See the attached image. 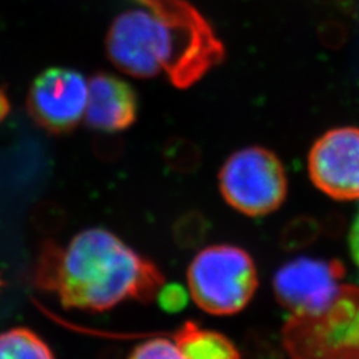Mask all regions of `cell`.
<instances>
[{"label": "cell", "mask_w": 359, "mask_h": 359, "mask_svg": "<svg viewBox=\"0 0 359 359\" xmlns=\"http://www.w3.org/2000/svg\"><path fill=\"white\" fill-rule=\"evenodd\" d=\"M139 102L133 87L120 77L99 72L88 83L86 123L90 129L115 133L132 127Z\"/></svg>", "instance_id": "cell-9"}, {"label": "cell", "mask_w": 359, "mask_h": 359, "mask_svg": "<svg viewBox=\"0 0 359 359\" xmlns=\"http://www.w3.org/2000/svg\"><path fill=\"white\" fill-rule=\"evenodd\" d=\"M208 221L198 212H187L181 215L173 225V238L182 249H192L203 244L208 234Z\"/></svg>", "instance_id": "cell-13"}, {"label": "cell", "mask_w": 359, "mask_h": 359, "mask_svg": "<svg viewBox=\"0 0 359 359\" xmlns=\"http://www.w3.org/2000/svg\"><path fill=\"white\" fill-rule=\"evenodd\" d=\"M156 301L163 311L168 314H176L188 306L189 293L180 283H168L161 286Z\"/></svg>", "instance_id": "cell-16"}, {"label": "cell", "mask_w": 359, "mask_h": 359, "mask_svg": "<svg viewBox=\"0 0 359 359\" xmlns=\"http://www.w3.org/2000/svg\"><path fill=\"white\" fill-rule=\"evenodd\" d=\"M88 83L80 72L65 67H51L34 79L27 109L31 118L51 135L72 132L86 114Z\"/></svg>", "instance_id": "cell-6"}, {"label": "cell", "mask_w": 359, "mask_h": 359, "mask_svg": "<svg viewBox=\"0 0 359 359\" xmlns=\"http://www.w3.org/2000/svg\"><path fill=\"white\" fill-rule=\"evenodd\" d=\"M290 359H359V286L344 283L316 314H292L283 329Z\"/></svg>", "instance_id": "cell-3"}, {"label": "cell", "mask_w": 359, "mask_h": 359, "mask_svg": "<svg viewBox=\"0 0 359 359\" xmlns=\"http://www.w3.org/2000/svg\"><path fill=\"white\" fill-rule=\"evenodd\" d=\"M309 176L329 197L359 200V128L341 127L323 133L308 157Z\"/></svg>", "instance_id": "cell-8"}, {"label": "cell", "mask_w": 359, "mask_h": 359, "mask_svg": "<svg viewBox=\"0 0 359 359\" xmlns=\"http://www.w3.org/2000/svg\"><path fill=\"white\" fill-rule=\"evenodd\" d=\"M32 222L40 233L52 236L65 226V210L51 201L40 203L32 212Z\"/></svg>", "instance_id": "cell-14"}, {"label": "cell", "mask_w": 359, "mask_h": 359, "mask_svg": "<svg viewBox=\"0 0 359 359\" xmlns=\"http://www.w3.org/2000/svg\"><path fill=\"white\" fill-rule=\"evenodd\" d=\"M348 244H350V252L353 259L355 261V264L359 266V212L357 217L353 222L350 236H348Z\"/></svg>", "instance_id": "cell-18"}, {"label": "cell", "mask_w": 359, "mask_h": 359, "mask_svg": "<svg viewBox=\"0 0 359 359\" xmlns=\"http://www.w3.org/2000/svg\"><path fill=\"white\" fill-rule=\"evenodd\" d=\"M218 182L224 200L249 217L276 212L287 194L281 160L262 147H248L231 154L219 170Z\"/></svg>", "instance_id": "cell-5"}, {"label": "cell", "mask_w": 359, "mask_h": 359, "mask_svg": "<svg viewBox=\"0 0 359 359\" xmlns=\"http://www.w3.org/2000/svg\"><path fill=\"white\" fill-rule=\"evenodd\" d=\"M105 38L109 60L130 76L161 72L180 90L192 87L226 56L213 27L187 0H129Z\"/></svg>", "instance_id": "cell-1"}, {"label": "cell", "mask_w": 359, "mask_h": 359, "mask_svg": "<svg viewBox=\"0 0 359 359\" xmlns=\"http://www.w3.org/2000/svg\"><path fill=\"white\" fill-rule=\"evenodd\" d=\"M11 111V103L7 95V90L3 87H0V123L3 120H6V117L8 116Z\"/></svg>", "instance_id": "cell-19"}, {"label": "cell", "mask_w": 359, "mask_h": 359, "mask_svg": "<svg viewBox=\"0 0 359 359\" xmlns=\"http://www.w3.org/2000/svg\"><path fill=\"white\" fill-rule=\"evenodd\" d=\"M4 287V281H3V278L0 277V292H1V289Z\"/></svg>", "instance_id": "cell-20"}, {"label": "cell", "mask_w": 359, "mask_h": 359, "mask_svg": "<svg viewBox=\"0 0 359 359\" xmlns=\"http://www.w3.org/2000/svg\"><path fill=\"white\" fill-rule=\"evenodd\" d=\"M188 286L196 305L208 314H237L248 306L258 287L255 261L234 245L209 246L193 258Z\"/></svg>", "instance_id": "cell-4"}, {"label": "cell", "mask_w": 359, "mask_h": 359, "mask_svg": "<svg viewBox=\"0 0 359 359\" xmlns=\"http://www.w3.org/2000/svg\"><path fill=\"white\" fill-rule=\"evenodd\" d=\"M345 266L337 259L299 257L276 271L277 301L292 314H316L327 308L342 287Z\"/></svg>", "instance_id": "cell-7"}, {"label": "cell", "mask_w": 359, "mask_h": 359, "mask_svg": "<svg viewBox=\"0 0 359 359\" xmlns=\"http://www.w3.org/2000/svg\"><path fill=\"white\" fill-rule=\"evenodd\" d=\"M127 359H185L175 342L154 338L135 347Z\"/></svg>", "instance_id": "cell-15"}, {"label": "cell", "mask_w": 359, "mask_h": 359, "mask_svg": "<svg viewBox=\"0 0 359 359\" xmlns=\"http://www.w3.org/2000/svg\"><path fill=\"white\" fill-rule=\"evenodd\" d=\"M0 359H56L48 344L28 327L0 333Z\"/></svg>", "instance_id": "cell-11"}, {"label": "cell", "mask_w": 359, "mask_h": 359, "mask_svg": "<svg viewBox=\"0 0 359 359\" xmlns=\"http://www.w3.org/2000/svg\"><path fill=\"white\" fill-rule=\"evenodd\" d=\"M163 157L169 169L179 173H191L200 165L201 152L191 140L172 137L164 145Z\"/></svg>", "instance_id": "cell-12"}, {"label": "cell", "mask_w": 359, "mask_h": 359, "mask_svg": "<svg viewBox=\"0 0 359 359\" xmlns=\"http://www.w3.org/2000/svg\"><path fill=\"white\" fill-rule=\"evenodd\" d=\"M173 338L185 359H241L238 348L226 335L194 321L185 322Z\"/></svg>", "instance_id": "cell-10"}, {"label": "cell", "mask_w": 359, "mask_h": 359, "mask_svg": "<svg viewBox=\"0 0 359 359\" xmlns=\"http://www.w3.org/2000/svg\"><path fill=\"white\" fill-rule=\"evenodd\" d=\"M123 151V144L116 139H99L95 142V152L102 158H116Z\"/></svg>", "instance_id": "cell-17"}, {"label": "cell", "mask_w": 359, "mask_h": 359, "mask_svg": "<svg viewBox=\"0 0 359 359\" xmlns=\"http://www.w3.org/2000/svg\"><path fill=\"white\" fill-rule=\"evenodd\" d=\"M32 283L56 295L65 309L102 313L127 301L149 304L165 283L154 261L144 258L112 231H80L67 246L46 240Z\"/></svg>", "instance_id": "cell-2"}]
</instances>
